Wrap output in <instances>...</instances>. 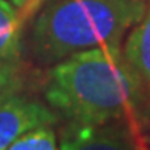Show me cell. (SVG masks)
Here are the masks:
<instances>
[{"label":"cell","mask_w":150,"mask_h":150,"mask_svg":"<svg viewBox=\"0 0 150 150\" xmlns=\"http://www.w3.org/2000/svg\"><path fill=\"white\" fill-rule=\"evenodd\" d=\"M8 150H58L57 136L51 127H40L18 138Z\"/></svg>","instance_id":"obj_7"},{"label":"cell","mask_w":150,"mask_h":150,"mask_svg":"<svg viewBox=\"0 0 150 150\" xmlns=\"http://www.w3.org/2000/svg\"><path fill=\"white\" fill-rule=\"evenodd\" d=\"M22 77V17L12 3L0 0V93L18 91Z\"/></svg>","instance_id":"obj_5"},{"label":"cell","mask_w":150,"mask_h":150,"mask_svg":"<svg viewBox=\"0 0 150 150\" xmlns=\"http://www.w3.org/2000/svg\"><path fill=\"white\" fill-rule=\"evenodd\" d=\"M11 3L14 5V8L17 11H20L22 14L20 16H26L28 12H31L34 8H37V6L42 3V0H11ZM22 17V18H23Z\"/></svg>","instance_id":"obj_8"},{"label":"cell","mask_w":150,"mask_h":150,"mask_svg":"<svg viewBox=\"0 0 150 150\" xmlns=\"http://www.w3.org/2000/svg\"><path fill=\"white\" fill-rule=\"evenodd\" d=\"M57 144L58 150H144L130 118L91 126L67 122L61 127Z\"/></svg>","instance_id":"obj_3"},{"label":"cell","mask_w":150,"mask_h":150,"mask_svg":"<svg viewBox=\"0 0 150 150\" xmlns=\"http://www.w3.org/2000/svg\"><path fill=\"white\" fill-rule=\"evenodd\" d=\"M146 12L144 0H46L29 31V54L54 66L91 47L121 45Z\"/></svg>","instance_id":"obj_2"},{"label":"cell","mask_w":150,"mask_h":150,"mask_svg":"<svg viewBox=\"0 0 150 150\" xmlns=\"http://www.w3.org/2000/svg\"><path fill=\"white\" fill-rule=\"evenodd\" d=\"M58 115L35 98L18 91L0 93V150H8L14 142L40 127H51Z\"/></svg>","instance_id":"obj_4"},{"label":"cell","mask_w":150,"mask_h":150,"mask_svg":"<svg viewBox=\"0 0 150 150\" xmlns=\"http://www.w3.org/2000/svg\"><path fill=\"white\" fill-rule=\"evenodd\" d=\"M122 51L136 75L144 98V109L150 117V9L132 28Z\"/></svg>","instance_id":"obj_6"},{"label":"cell","mask_w":150,"mask_h":150,"mask_svg":"<svg viewBox=\"0 0 150 150\" xmlns=\"http://www.w3.org/2000/svg\"><path fill=\"white\" fill-rule=\"evenodd\" d=\"M149 141H150V138H149Z\"/></svg>","instance_id":"obj_9"},{"label":"cell","mask_w":150,"mask_h":150,"mask_svg":"<svg viewBox=\"0 0 150 150\" xmlns=\"http://www.w3.org/2000/svg\"><path fill=\"white\" fill-rule=\"evenodd\" d=\"M45 98L67 122L83 126L133 120L136 110L144 109L139 83L121 45L91 47L55 63L47 74Z\"/></svg>","instance_id":"obj_1"}]
</instances>
